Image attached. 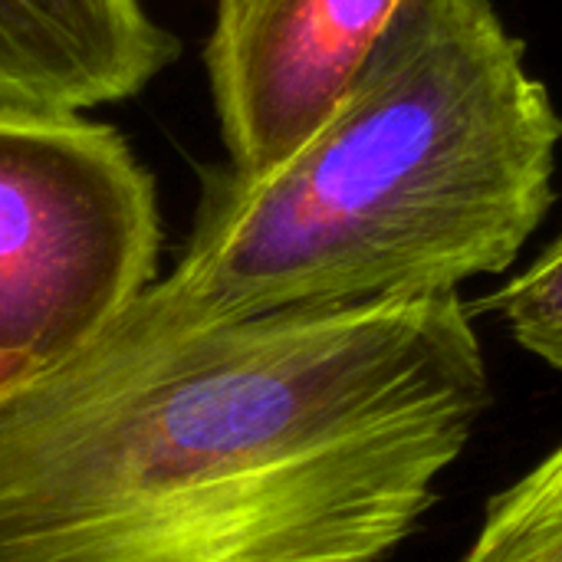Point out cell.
<instances>
[{
  "mask_svg": "<svg viewBox=\"0 0 562 562\" xmlns=\"http://www.w3.org/2000/svg\"><path fill=\"white\" fill-rule=\"evenodd\" d=\"M405 0H217L211 89L231 171L260 178L339 109Z\"/></svg>",
  "mask_w": 562,
  "mask_h": 562,
  "instance_id": "cell-4",
  "label": "cell"
},
{
  "mask_svg": "<svg viewBox=\"0 0 562 562\" xmlns=\"http://www.w3.org/2000/svg\"><path fill=\"white\" fill-rule=\"evenodd\" d=\"M487 402L458 293L217 323L135 296L0 405V562H382Z\"/></svg>",
  "mask_w": 562,
  "mask_h": 562,
  "instance_id": "cell-1",
  "label": "cell"
},
{
  "mask_svg": "<svg viewBox=\"0 0 562 562\" xmlns=\"http://www.w3.org/2000/svg\"><path fill=\"white\" fill-rule=\"evenodd\" d=\"M36 372H40L36 366H30V362H23V359H13V356H3V352H0V405H3L7 398H13Z\"/></svg>",
  "mask_w": 562,
  "mask_h": 562,
  "instance_id": "cell-8",
  "label": "cell"
},
{
  "mask_svg": "<svg viewBox=\"0 0 562 562\" xmlns=\"http://www.w3.org/2000/svg\"><path fill=\"white\" fill-rule=\"evenodd\" d=\"M562 115L491 0H405L329 122L280 168L204 188L138 300L217 323L458 293L553 204Z\"/></svg>",
  "mask_w": 562,
  "mask_h": 562,
  "instance_id": "cell-2",
  "label": "cell"
},
{
  "mask_svg": "<svg viewBox=\"0 0 562 562\" xmlns=\"http://www.w3.org/2000/svg\"><path fill=\"white\" fill-rule=\"evenodd\" d=\"M461 562H562V445L487 504Z\"/></svg>",
  "mask_w": 562,
  "mask_h": 562,
  "instance_id": "cell-6",
  "label": "cell"
},
{
  "mask_svg": "<svg viewBox=\"0 0 562 562\" xmlns=\"http://www.w3.org/2000/svg\"><path fill=\"white\" fill-rule=\"evenodd\" d=\"M158 204L125 138L79 112L0 105V352L40 372L155 280Z\"/></svg>",
  "mask_w": 562,
  "mask_h": 562,
  "instance_id": "cell-3",
  "label": "cell"
},
{
  "mask_svg": "<svg viewBox=\"0 0 562 562\" xmlns=\"http://www.w3.org/2000/svg\"><path fill=\"white\" fill-rule=\"evenodd\" d=\"M178 56L138 0H0V105L82 112L145 89Z\"/></svg>",
  "mask_w": 562,
  "mask_h": 562,
  "instance_id": "cell-5",
  "label": "cell"
},
{
  "mask_svg": "<svg viewBox=\"0 0 562 562\" xmlns=\"http://www.w3.org/2000/svg\"><path fill=\"white\" fill-rule=\"evenodd\" d=\"M487 306L527 352L562 369V237L533 267L501 286Z\"/></svg>",
  "mask_w": 562,
  "mask_h": 562,
  "instance_id": "cell-7",
  "label": "cell"
}]
</instances>
